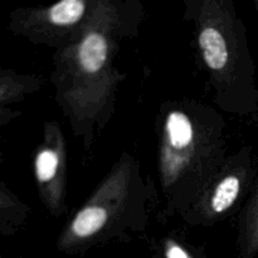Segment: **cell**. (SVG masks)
<instances>
[{
    "label": "cell",
    "instance_id": "obj_2",
    "mask_svg": "<svg viewBox=\"0 0 258 258\" xmlns=\"http://www.w3.org/2000/svg\"><path fill=\"white\" fill-rule=\"evenodd\" d=\"M107 57V43L98 33L87 35L80 48V60L87 72H97Z\"/></svg>",
    "mask_w": 258,
    "mask_h": 258
},
{
    "label": "cell",
    "instance_id": "obj_7",
    "mask_svg": "<svg viewBox=\"0 0 258 258\" xmlns=\"http://www.w3.org/2000/svg\"><path fill=\"white\" fill-rule=\"evenodd\" d=\"M58 166L57 154L50 150H44L37 158V176L40 181H48L54 176Z\"/></svg>",
    "mask_w": 258,
    "mask_h": 258
},
{
    "label": "cell",
    "instance_id": "obj_3",
    "mask_svg": "<svg viewBox=\"0 0 258 258\" xmlns=\"http://www.w3.org/2000/svg\"><path fill=\"white\" fill-rule=\"evenodd\" d=\"M107 219L105 209L98 207L86 208L76 217L73 222V232L80 237H88L102 228Z\"/></svg>",
    "mask_w": 258,
    "mask_h": 258
},
{
    "label": "cell",
    "instance_id": "obj_5",
    "mask_svg": "<svg viewBox=\"0 0 258 258\" xmlns=\"http://www.w3.org/2000/svg\"><path fill=\"white\" fill-rule=\"evenodd\" d=\"M85 12V3L81 0H63L49 9L50 22L58 25H70L78 22Z\"/></svg>",
    "mask_w": 258,
    "mask_h": 258
},
{
    "label": "cell",
    "instance_id": "obj_8",
    "mask_svg": "<svg viewBox=\"0 0 258 258\" xmlns=\"http://www.w3.org/2000/svg\"><path fill=\"white\" fill-rule=\"evenodd\" d=\"M168 258H189L188 254L178 246H173L169 248L168 253H166Z\"/></svg>",
    "mask_w": 258,
    "mask_h": 258
},
{
    "label": "cell",
    "instance_id": "obj_4",
    "mask_svg": "<svg viewBox=\"0 0 258 258\" xmlns=\"http://www.w3.org/2000/svg\"><path fill=\"white\" fill-rule=\"evenodd\" d=\"M168 133L174 148H185L193 138V128L189 118L184 113L173 112L168 118Z\"/></svg>",
    "mask_w": 258,
    "mask_h": 258
},
{
    "label": "cell",
    "instance_id": "obj_6",
    "mask_svg": "<svg viewBox=\"0 0 258 258\" xmlns=\"http://www.w3.org/2000/svg\"><path fill=\"white\" fill-rule=\"evenodd\" d=\"M239 191V180L236 176H228L217 188L212 201V206L216 212H224L236 201Z\"/></svg>",
    "mask_w": 258,
    "mask_h": 258
},
{
    "label": "cell",
    "instance_id": "obj_1",
    "mask_svg": "<svg viewBox=\"0 0 258 258\" xmlns=\"http://www.w3.org/2000/svg\"><path fill=\"white\" fill-rule=\"evenodd\" d=\"M204 59L212 70H222L228 60V49L223 35L214 28H207L199 37Z\"/></svg>",
    "mask_w": 258,
    "mask_h": 258
}]
</instances>
